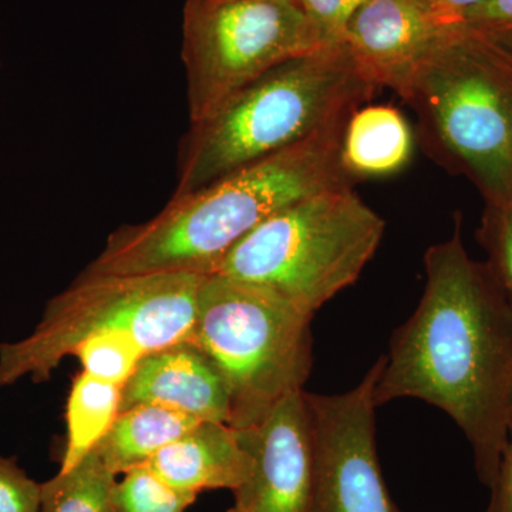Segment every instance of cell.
<instances>
[{"instance_id": "6da1fadb", "label": "cell", "mask_w": 512, "mask_h": 512, "mask_svg": "<svg viewBox=\"0 0 512 512\" xmlns=\"http://www.w3.org/2000/svg\"><path fill=\"white\" fill-rule=\"evenodd\" d=\"M426 286L416 311L390 339L377 377V407L416 399L460 427L480 483L490 488L512 419V305L484 261L461 238L427 249Z\"/></svg>"}, {"instance_id": "7a4b0ae2", "label": "cell", "mask_w": 512, "mask_h": 512, "mask_svg": "<svg viewBox=\"0 0 512 512\" xmlns=\"http://www.w3.org/2000/svg\"><path fill=\"white\" fill-rule=\"evenodd\" d=\"M348 120L200 190L173 195L151 220L117 228L82 274L214 275L228 252L276 212L353 185L340 160Z\"/></svg>"}, {"instance_id": "3957f363", "label": "cell", "mask_w": 512, "mask_h": 512, "mask_svg": "<svg viewBox=\"0 0 512 512\" xmlns=\"http://www.w3.org/2000/svg\"><path fill=\"white\" fill-rule=\"evenodd\" d=\"M375 90L345 42L279 64L239 90L210 119L191 124L181 143L174 195L200 190L345 123Z\"/></svg>"}, {"instance_id": "277c9868", "label": "cell", "mask_w": 512, "mask_h": 512, "mask_svg": "<svg viewBox=\"0 0 512 512\" xmlns=\"http://www.w3.org/2000/svg\"><path fill=\"white\" fill-rule=\"evenodd\" d=\"M416 113L430 156L466 177L485 204L512 200V55L460 26L396 92Z\"/></svg>"}, {"instance_id": "5b68a950", "label": "cell", "mask_w": 512, "mask_h": 512, "mask_svg": "<svg viewBox=\"0 0 512 512\" xmlns=\"http://www.w3.org/2000/svg\"><path fill=\"white\" fill-rule=\"evenodd\" d=\"M311 313L264 286L208 275L190 339L215 367L229 396V426H259L311 376Z\"/></svg>"}, {"instance_id": "8992f818", "label": "cell", "mask_w": 512, "mask_h": 512, "mask_svg": "<svg viewBox=\"0 0 512 512\" xmlns=\"http://www.w3.org/2000/svg\"><path fill=\"white\" fill-rule=\"evenodd\" d=\"M386 222L353 185L319 192L276 212L235 245L215 274L264 286L315 315L355 284Z\"/></svg>"}, {"instance_id": "52a82bcc", "label": "cell", "mask_w": 512, "mask_h": 512, "mask_svg": "<svg viewBox=\"0 0 512 512\" xmlns=\"http://www.w3.org/2000/svg\"><path fill=\"white\" fill-rule=\"evenodd\" d=\"M205 276L84 275L46 303L26 338L0 343V390L43 383L84 340L124 332L147 355L190 338Z\"/></svg>"}, {"instance_id": "ba28073f", "label": "cell", "mask_w": 512, "mask_h": 512, "mask_svg": "<svg viewBox=\"0 0 512 512\" xmlns=\"http://www.w3.org/2000/svg\"><path fill=\"white\" fill-rule=\"evenodd\" d=\"M325 46L299 0H187L183 62L191 124L269 70Z\"/></svg>"}, {"instance_id": "9c48e42d", "label": "cell", "mask_w": 512, "mask_h": 512, "mask_svg": "<svg viewBox=\"0 0 512 512\" xmlns=\"http://www.w3.org/2000/svg\"><path fill=\"white\" fill-rule=\"evenodd\" d=\"M384 357L340 394L306 392L315 433L309 512H403L384 481L376 441L375 384Z\"/></svg>"}, {"instance_id": "30bf717a", "label": "cell", "mask_w": 512, "mask_h": 512, "mask_svg": "<svg viewBox=\"0 0 512 512\" xmlns=\"http://www.w3.org/2000/svg\"><path fill=\"white\" fill-rule=\"evenodd\" d=\"M254 470L227 512H309L315 484V433L306 390L285 397L254 429L244 430Z\"/></svg>"}, {"instance_id": "8fae6325", "label": "cell", "mask_w": 512, "mask_h": 512, "mask_svg": "<svg viewBox=\"0 0 512 512\" xmlns=\"http://www.w3.org/2000/svg\"><path fill=\"white\" fill-rule=\"evenodd\" d=\"M463 25L431 0H365L343 42L376 89L397 92L414 67Z\"/></svg>"}, {"instance_id": "7c38bea8", "label": "cell", "mask_w": 512, "mask_h": 512, "mask_svg": "<svg viewBox=\"0 0 512 512\" xmlns=\"http://www.w3.org/2000/svg\"><path fill=\"white\" fill-rule=\"evenodd\" d=\"M146 404L200 421L229 424L231 419L224 379L190 338L148 353L121 387L120 412Z\"/></svg>"}, {"instance_id": "4fadbf2b", "label": "cell", "mask_w": 512, "mask_h": 512, "mask_svg": "<svg viewBox=\"0 0 512 512\" xmlns=\"http://www.w3.org/2000/svg\"><path fill=\"white\" fill-rule=\"evenodd\" d=\"M254 454L247 434L227 423L200 421L146 464L161 480L187 493L231 490L251 476Z\"/></svg>"}, {"instance_id": "5bb4252c", "label": "cell", "mask_w": 512, "mask_h": 512, "mask_svg": "<svg viewBox=\"0 0 512 512\" xmlns=\"http://www.w3.org/2000/svg\"><path fill=\"white\" fill-rule=\"evenodd\" d=\"M412 153V128L394 107L360 106L349 117L340 160L353 180L397 173L406 167Z\"/></svg>"}, {"instance_id": "9a60e30c", "label": "cell", "mask_w": 512, "mask_h": 512, "mask_svg": "<svg viewBox=\"0 0 512 512\" xmlns=\"http://www.w3.org/2000/svg\"><path fill=\"white\" fill-rule=\"evenodd\" d=\"M200 420L161 406L120 412L94 451L116 476L146 466L158 451L180 439Z\"/></svg>"}, {"instance_id": "2e32d148", "label": "cell", "mask_w": 512, "mask_h": 512, "mask_svg": "<svg viewBox=\"0 0 512 512\" xmlns=\"http://www.w3.org/2000/svg\"><path fill=\"white\" fill-rule=\"evenodd\" d=\"M121 386L82 372L66 406L67 437L60 473L72 470L96 448L120 413Z\"/></svg>"}, {"instance_id": "e0dca14e", "label": "cell", "mask_w": 512, "mask_h": 512, "mask_svg": "<svg viewBox=\"0 0 512 512\" xmlns=\"http://www.w3.org/2000/svg\"><path fill=\"white\" fill-rule=\"evenodd\" d=\"M116 474L92 451L82 463L42 484L39 512H120Z\"/></svg>"}, {"instance_id": "ac0fdd59", "label": "cell", "mask_w": 512, "mask_h": 512, "mask_svg": "<svg viewBox=\"0 0 512 512\" xmlns=\"http://www.w3.org/2000/svg\"><path fill=\"white\" fill-rule=\"evenodd\" d=\"M147 355L133 336L124 332L103 333L84 340L73 352L83 372L123 387Z\"/></svg>"}, {"instance_id": "d6986e66", "label": "cell", "mask_w": 512, "mask_h": 512, "mask_svg": "<svg viewBox=\"0 0 512 512\" xmlns=\"http://www.w3.org/2000/svg\"><path fill=\"white\" fill-rule=\"evenodd\" d=\"M123 476L117 484L120 512H185L197 501V494L171 487L147 466Z\"/></svg>"}, {"instance_id": "ffe728a7", "label": "cell", "mask_w": 512, "mask_h": 512, "mask_svg": "<svg viewBox=\"0 0 512 512\" xmlns=\"http://www.w3.org/2000/svg\"><path fill=\"white\" fill-rule=\"evenodd\" d=\"M476 238L487 256L485 264L512 305V200L485 204Z\"/></svg>"}, {"instance_id": "44dd1931", "label": "cell", "mask_w": 512, "mask_h": 512, "mask_svg": "<svg viewBox=\"0 0 512 512\" xmlns=\"http://www.w3.org/2000/svg\"><path fill=\"white\" fill-rule=\"evenodd\" d=\"M40 490L16 458L0 456V512H39Z\"/></svg>"}, {"instance_id": "7402d4cb", "label": "cell", "mask_w": 512, "mask_h": 512, "mask_svg": "<svg viewBox=\"0 0 512 512\" xmlns=\"http://www.w3.org/2000/svg\"><path fill=\"white\" fill-rule=\"evenodd\" d=\"M323 45L343 42L346 28L365 0H299Z\"/></svg>"}, {"instance_id": "603a6c76", "label": "cell", "mask_w": 512, "mask_h": 512, "mask_svg": "<svg viewBox=\"0 0 512 512\" xmlns=\"http://www.w3.org/2000/svg\"><path fill=\"white\" fill-rule=\"evenodd\" d=\"M488 490L490 501L484 512H512V419L497 476Z\"/></svg>"}, {"instance_id": "cb8c5ba5", "label": "cell", "mask_w": 512, "mask_h": 512, "mask_svg": "<svg viewBox=\"0 0 512 512\" xmlns=\"http://www.w3.org/2000/svg\"><path fill=\"white\" fill-rule=\"evenodd\" d=\"M463 23L474 29L495 28L512 23V0H484L481 5L468 10Z\"/></svg>"}, {"instance_id": "d4e9b609", "label": "cell", "mask_w": 512, "mask_h": 512, "mask_svg": "<svg viewBox=\"0 0 512 512\" xmlns=\"http://www.w3.org/2000/svg\"><path fill=\"white\" fill-rule=\"evenodd\" d=\"M431 2L436 3L439 8L463 20L468 10L481 5L484 0H431Z\"/></svg>"}, {"instance_id": "484cf974", "label": "cell", "mask_w": 512, "mask_h": 512, "mask_svg": "<svg viewBox=\"0 0 512 512\" xmlns=\"http://www.w3.org/2000/svg\"><path fill=\"white\" fill-rule=\"evenodd\" d=\"M490 36L497 45L504 47L512 55V23L510 25L495 26V28L478 29Z\"/></svg>"}]
</instances>
